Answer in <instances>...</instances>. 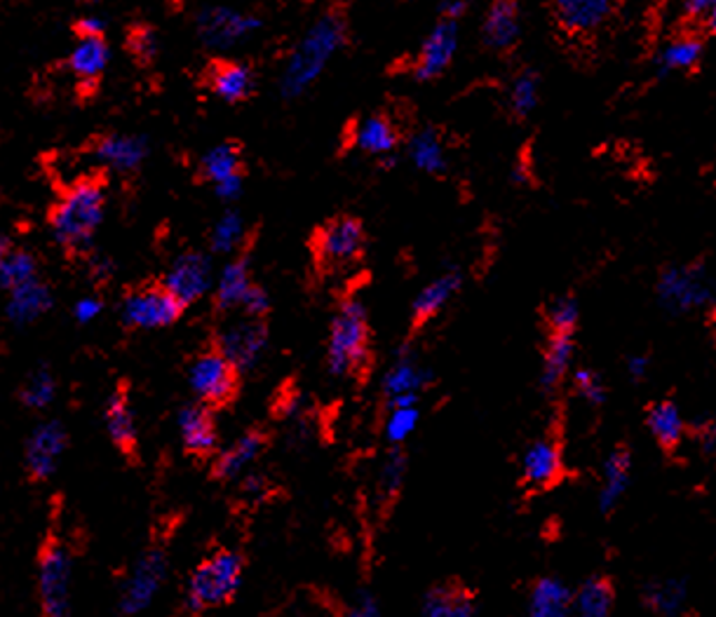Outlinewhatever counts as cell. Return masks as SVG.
I'll list each match as a JSON object with an SVG mask.
<instances>
[{"label": "cell", "instance_id": "38", "mask_svg": "<svg viewBox=\"0 0 716 617\" xmlns=\"http://www.w3.org/2000/svg\"><path fill=\"white\" fill-rule=\"evenodd\" d=\"M430 383H432L430 369L419 367L413 360H409V357H402V360L388 371L383 381L386 402L400 394H419Z\"/></svg>", "mask_w": 716, "mask_h": 617}, {"label": "cell", "instance_id": "1", "mask_svg": "<svg viewBox=\"0 0 716 617\" xmlns=\"http://www.w3.org/2000/svg\"><path fill=\"white\" fill-rule=\"evenodd\" d=\"M346 14L338 8L325 12L289 52L280 75V94L285 99L301 96L325 73L334 54L346 45Z\"/></svg>", "mask_w": 716, "mask_h": 617}, {"label": "cell", "instance_id": "9", "mask_svg": "<svg viewBox=\"0 0 716 617\" xmlns=\"http://www.w3.org/2000/svg\"><path fill=\"white\" fill-rule=\"evenodd\" d=\"M186 306L165 282L132 289L123 301V325L130 329H163L184 315Z\"/></svg>", "mask_w": 716, "mask_h": 617}, {"label": "cell", "instance_id": "10", "mask_svg": "<svg viewBox=\"0 0 716 617\" xmlns=\"http://www.w3.org/2000/svg\"><path fill=\"white\" fill-rule=\"evenodd\" d=\"M41 573H38V585H41V606L50 617L69 613V580H71V559L67 547L50 535L41 547V559H38Z\"/></svg>", "mask_w": 716, "mask_h": 617}, {"label": "cell", "instance_id": "53", "mask_svg": "<svg viewBox=\"0 0 716 617\" xmlns=\"http://www.w3.org/2000/svg\"><path fill=\"white\" fill-rule=\"evenodd\" d=\"M214 188H216V195L224 197V200H235V197L243 193V174L231 176V178H226V182L216 184Z\"/></svg>", "mask_w": 716, "mask_h": 617}, {"label": "cell", "instance_id": "21", "mask_svg": "<svg viewBox=\"0 0 716 617\" xmlns=\"http://www.w3.org/2000/svg\"><path fill=\"white\" fill-rule=\"evenodd\" d=\"M463 287V275L459 270H449L437 277L423 291L416 296L413 308H411V333L421 331L426 325H430L437 315L444 310V306L451 298L461 291Z\"/></svg>", "mask_w": 716, "mask_h": 617}, {"label": "cell", "instance_id": "31", "mask_svg": "<svg viewBox=\"0 0 716 617\" xmlns=\"http://www.w3.org/2000/svg\"><path fill=\"white\" fill-rule=\"evenodd\" d=\"M352 144L369 155L386 157L397 148V144H400V132H397L390 117L381 113L369 115L355 127Z\"/></svg>", "mask_w": 716, "mask_h": 617}, {"label": "cell", "instance_id": "40", "mask_svg": "<svg viewBox=\"0 0 716 617\" xmlns=\"http://www.w3.org/2000/svg\"><path fill=\"white\" fill-rule=\"evenodd\" d=\"M508 102H510V111L514 113V117H529L535 109L541 104V78L535 71L524 69L514 75V81L510 85V94H508Z\"/></svg>", "mask_w": 716, "mask_h": 617}, {"label": "cell", "instance_id": "37", "mask_svg": "<svg viewBox=\"0 0 716 617\" xmlns=\"http://www.w3.org/2000/svg\"><path fill=\"white\" fill-rule=\"evenodd\" d=\"M615 606V589L608 577H587V580L575 589V613L583 617H606Z\"/></svg>", "mask_w": 716, "mask_h": 617}, {"label": "cell", "instance_id": "3", "mask_svg": "<svg viewBox=\"0 0 716 617\" xmlns=\"http://www.w3.org/2000/svg\"><path fill=\"white\" fill-rule=\"evenodd\" d=\"M327 367L334 376L360 378L371 367V329L365 306L346 298L338 306L327 343Z\"/></svg>", "mask_w": 716, "mask_h": 617}, {"label": "cell", "instance_id": "41", "mask_svg": "<svg viewBox=\"0 0 716 617\" xmlns=\"http://www.w3.org/2000/svg\"><path fill=\"white\" fill-rule=\"evenodd\" d=\"M35 280V258L29 251H17L3 240V287L12 291Z\"/></svg>", "mask_w": 716, "mask_h": 617}, {"label": "cell", "instance_id": "55", "mask_svg": "<svg viewBox=\"0 0 716 617\" xmlns=\"http://www.w3.org/2000/svg\"><path fill=\"white\" fill-rule=\"evenodd\" d=\"M714 0H684V12L691 19H703Z\"/></svg>", "mask_w": 716, "mask_h": 617}, {"label": "cell", "instance_id": "39", "mask_svg": "<svg viewBox=\"0 0 716 617\" xmlns=\"http://www.w3.org/2000/svg\"><path fill=\"white\" fill-rule=\"evenodd\" d=\"M52 304L50 291L45 285L38 282V277L22 287H14L10 291V317L14 322H31L35 317H41Z\"/></svg>", "mask_w": 716, "mask_h": 617}, {"label": "cell", "instance_id": "8", "mask_svg": "<svg viewBox=\"0 0 716 617\" xmlns=\"http://www.w3.org/2000/svg\"><path fill=\"white\" fill-rule=\"evenodd\" d=\"M264 22L258 17L228 6H207L195 17V33L207 50L226 52L243 45L247 38L262 31Z\"/></svg>", "mask_w": 716, "mask_h": 617}, {"label": "cell", "instance_id": "22", "mask_svg": "<svg viewBox=\"0 0 716 617\" xmlns=\"http://www.w3.org/2000/svg\"><path fill=\"white\" fill-rule=\"evenodd\" d=\"M94 155L99 157V163L115 172H134L146 161L149 142L144 136L134 134H109L99 138Z\"/></svg>", "mask_w": 716, "mask_h": 617}, {"label": "cell", "instance_id": "6", "mask_svg": "<svg viewBox=\"0 0 716 617\" xmlns=\"http://www.w3.org/2000/svg\"><path fill=\"white\" fill-rule=\"evenodd\" d=\"M241 367H235L222 350L212 346L209 350L195 357L188 378L197 402H203L212 409H224L233 404L237 394H241Z\"/></svg>", "mask_w": 716, "mask_h": 617}, {"label": "cell", "instance_id": "47", "mask_svg": "<svg viewBox=\"0 0 716 617\" xmlns=\"http://www.w3.org/2000/svg\"><path fill=\"white\" fill-rule=\"evenodd\" d=\"M130 50L139 59V62H151V59L157 54V35H155V31L149 29V27L132 31Z\"/></svg>", "mask_w": 716, "mask_h": 617}, {"label": "cell", "instance_id": "49", "mask_svg": "<svg viewBox=\"0 0 716 617\" xmlns=\"http://www.w3.org/2000/svg\"><path fill=\"white\" fill-rule=\"evenodd\" d=\"M241 308L247 312V317H256V320H264L270 310V298L266 294V289H262L258 285H252L243 298Z\"/></svg>", "mask_w": 716, "mask_h": 617}, {"label": "cell", "instance_id": "15", "mask_svg": "<svg viewBox=\"0 0 716 617\" xmlns=\"http://www.w3.org/2000/svg\"><path fill=\"white\" fill-rule=\"evenodd\" d=\"M67 449V432L62 423L50 421L35 428L27 444V472L33 482H45L57 470V457Z\"/></svg>", "mask_w": 716, "mask_h": 617}, {"label": "cell", "instance_id": "13", "mask_svg": "<svg viewBox=\"0 0 716 617\" xmlns=\"http://www.w3.org/2000/svg\"><path fill=\"white\" fill-rule=\"evenodd\" d=\"M268 341V327L264 320H256V317H247L243 322H235L233 327H226L222 333L216 336V348L222 350L228 360L245 369H252L258 360V354L264 352Z\"/></svg>", "mask_w": 716, "mask_h": 617}, {"label": "cell", "instance_id": "30", "mask_svg": "<svg viewBox=\"0 0 716 617\" xmlns=\"http://www.w3.org/2000/svg\"><path fill=\"white\" fill-rule=\"evenodd\" d=\"M646 428L665 451H674L686 434V418L672 400L655 402L646 411Z\"/></svg>", "mask_w": 716, "mask_h": 617}, {"label": "cell", "instance_id": "54", "mask_svg": "<svg viewBox=\"0 0 716 617\" xmlns=\"http://www.w3.org/2000/svg\"><path fill=\"white\" fill-rule=\"evenodd\" d=\"M470 6V0H440V12L449 19H461Z\"/></svg>", "mask_w": 716, "mask_h": 617}, {"label": "cell", "instance_id": "18", "mask_svg": "<svg viewBox=\"0 0 716 617\" xmlns=\"http://www.w3.org/2000/svg\"><path fill=\"white\" fill-rule=\"evenodd\" d=\"M170 291L182 301L184 306L195 304L207 289H209V261L207 256L191 251L176 258V264L163 280Z\"/></svg>", "mask_w": 716, "mask_h": 617}, {"label": "cell", "instance_id": "32", "mask_svg": "<svg viewBox=\"0 0 716 617\" xmlns=\"http://www.w3.org/2000/svg\"><path fill=\"white\" fill-rule=\"evenodd\" d=\"M423 615L428 617H470L474 615V596L461 585H440L426 594Z\"/></svg>", "mask_w": 716, "mask_h": 617}, {"label": "cell", "instance_id": "26", "mask_svg": "<svg viewBox=\"0 0 716 617\" xmlns=\"http://www.w3.org/2000/svg\"><path fill=\"white\" fill-rule=\"evenodd\" d=\"M209 90L226 104H241L254 92V73L241 62H216L209 66Z\"/></svg>", "mask_w": 716, "mask_h": 617}, {"label": "cell", "instance_id": "34", "mask_svg": "<svg viewBox=\"0 0 716 617\" xmlns=\"http://www.w3.org/2000/svg\"><path fill=\"white\" fill-rule=\"evenodd\" d=\"M409 161L413 167H419L426 174L440 176L447 172V151L442 144V136L437 130L426 127L416 132L409 142Z\"/></svg>", "mask_w": 716, "mask_h": 617}, {"label": "cell", "instance_id": "56", "mask_svg": "<svg viewBox=\"0 0 716 617\" xmlns=\"http://www.w3.org/2000/svg\"><path fill=\"white\" fill-rule=\"evenodd\" d=\"M376 613H379V606H376V601L371 599L369 594H365L360 604L355 606V615H376Z\"/></svg>", "mask_w": 716, "mask_h": 617}, {"label": "cell", "instance_id": "16", "mask_svg": "<svg viewBox=\"0 0 716 617\" xmlns=\"http://www.w3.org/2000/svg\"><path fill=\"white\" fill-rule=\"evenodd\" d=\"M522 38V10L516 0H493L482 22V41L493 52L512 50Z\"/></svg>", "mask_w": 716, "mask_h": 617}, {"label": "cell", "instance_id": "5", "mask_svg": "<svg viewBox=\"0 0 716 617\" xmlns=\"http://www.w3.org/2000/svg\"><path fill=\"white\" fill-rule=\"evenodd\" d=\"M367 235L360 218L334 216L310 237V251L320 272H336L360 261L365 256Z\"/></svg>", "mask_w": 716, "mask_h": 617}, {"label": "cell", "instance_id": "29", "mask_svg": "<svg viewBox=\"0 0 716 617\" xmlns=\"http://www.w3.org/2000/svg\"><path fill=\"white\" fill-rule=\"evenodd\" d=\"M163 570H165V564H163L161 552L149 554V556H144L142 562H139L132 580L127 585L125 599H123L125 613H134L139 608H144L153 599L157 585H161V580H163Z\"/></svg>", "mask_w": 716, "mask_h": 617}, {"label": "cell", "instance_id": "12", "mask_svg": "<svg viewBox=\"0 0 716 617\" xmlns=\"http://www.w3.org/2000/svg\"><path fill=\"white\" fill-rule=\"evenodd\" d=\"M564 453L554 436H543L526 446L522 455V482L533 491H548L562 482Z\"/></svg>", "mask_w": 716, "mask_h": 617}, {"label": "cell", "instance_id": "17", "mask_svg": "<svg viewBox=\"0 0 716 617\" xmlns=\"http://www.w3.org/2000/svg\"><path fill=\"white\" fill-rule=\"evenodd\" d=\"M214 409L197 402L178 411V432L188 455L193 457H209L216 451L218 434L214 423Z\"/></svg>", "mask_w": 716, "mask_h": 617}, {"label": "cell", "instance_id": "36", "mask_svg": "<svg viewBox=\"0 0 716 617\" xmlns=\"http://www.w3.org/2000/svg\"><path fill=\"white\" fill-rule=\"evenodd\" d=\"M688 601V580L686 577H667L644 587V604L661 615H676Z\"/></svg>", "mask_w": 716, "mask_h": 617}, {"label": "cell", "instance_id": "46", "mask_svg": "<svg viewBox=\"0 0 716 617\" xmlns=\"http://www.w3.org/2000/svg\"><path fill=\"white\" fill-rule=\"evenodd\" d=\"M405 472H407V455L402 451H392L383 472H381V491L386 495L400 493L402 482H405Z\"/></svg>", "mask_w": 716, "mask_h": 617}, {"label": "cell", "instance_id": "20", "mask_svg": "<svg viewBox=\"0 0 716 617\" xmlns=\"http://www.w3.org/2000/svg\"><path fill=\"white\" fill-rule=\"evenodd\" d=\"M104 418H106V432L111 436L113 446L121 451L130 463H134V457L139 453V442H136L134 415L130 409L127 383H121L113 390V394L109 397Z\"/></svg>", "mask_w": 716, "mask_h": 617}, {"label": "cell", "instance_id": "27", "mask_svg": "<svg viewBox=\"0 0 716 617\" xmlns=\"http://www.w3.org/2000/svg\"><path fill=\"white\" fill-rule=\"evenodd\" d=\"M111 62V48L104 35L78 38L69 54V69L81 83H96Z\"/></svg>", "mask_w": 716, "mask_h": 617}, {"label": "cell", "instance_id": "45", "mask_svg": "<svg viewBox=\"0 0 716 617\" xmlns=\"http://www.w3.org/2000/svg\"><path fill=\"white\" fill-rule=\"evenodd\" d=\"M54 397V378L43 369L35 371L22 388V402L31 409H43Z\"/></svg>", "mask_w": 716, "mask_h": 617}, {"label": "cell", "instance_id": "43", "mask_svg": "<svg viewBox=\"0 0 716 617\" xmlns=\"http://www.w3.org/2000/svg\"><path fill=\"white\" fill-rule=\"evenodd\" d=\"M421 421V413L416 407H395L390 409V415L386 421V436L388 442L400 446L402 442H407L409 436L413 434V430L419 428Z\"/></svg>", "mask_w": 716, "mask_h": 617}, {"label": "cell", "instance_id": "50", "mask_svg": "<svg viewBox=\"0 0 716 617\" xmlns=\"http://www.w3.org/2000/svg\"><path fill=\"white\" fill-rule=\"evenodd\" d=\"M102 310H104V304L99 301V298H92V296H90V298H81V301L75 304L73 315H75V320H78V322H81V325H88V322H92V320H94V317L102 315Z\"/></svg>", "mask_w": 716, "mask_h": 617}, {"label": "cell", "instance_id": "2", "mask_svg": "<svg viewBox=\"0 0 716 617\" xmlns=\"http://www.w3.org/2000/svg\"><path fill=\"white\" fill-rule=\"evenodd\" d=\"M106 209V178L90 174L69 186L50 209V228L69 254H85Z\"/></svg>", "mask_w": 716, "mask_h": 617}, {"label": "cell", "instance_id": "4", "mask_svg": "<svg viewBox=\"0 0 716 617\" xmlns=\"http://www.w3.org/2000/svg\"><path fill=\"white\" fill-rule=\"evenodd\" d=\"M245 559L237 552L218 549L191 573L186 592V610L203 613L207 608L226 606L235 599L243 585Z\"/></svg>", "mask_w": 716, "mask_h": 617}, {"label": "cell", "instance_id": "33", "mask_svg": "<svg viewBox=\"0 0 716 617\" xmlns=\"http://www.w3.org/2000/svg\"><path fill=\"white\" fill-rule=\"evenodd\" d=\"M249 277V258L247 254L237 256L231 266H226L224 275L218 277V285L214 291V306L216 310H231L243 304L247 289L252 287Z\"/></svg>", "mask_w": 716, "mask_h": 617}, {"label": "cell", "instance_id": "28", "mask_svg": "<svg viewBox=\"0 0 716 617\" xmlns=\"http://www.w3.org/2000/svg\"><path fill=\"white\" fill-rule=\"evenodd\" d=\"M703 54H705V43L698 35H679V38H672V41H667L658 50L653 64L658 75L686 73L703 62Z\"/></svg>", "mask_w": 716, "mask_h": 617}, {"label": "cell", "instance_id": "48", "mask_svg": "<svg viewBox=\"0 0 716 617\" xmlns=\"http://www.w3.org/2000/svg\"><path fill=\"white\" fill-rule=\"evenodd\" d=\"M237 237H241V218L237 214H226L214 230V249L228 251L237 243Z\"/></svg>", "mask_w": 716, "mask_h": 617}, {"label": "cell", "instance_id": "14", "mask_svg": "<svg viewBox=\"0 0 716 617\" xmlns=\"http://www.w3.org/2000/svg\"><path fill=\"white\" fill-rule=\"evenodd\" d=\"M615 6L618 0H552V12L566 33L587 35L608 22Z\"/></svg>", "mask_w": 716, "mask_h": 617}, {"label": "cell", "instance_id": "58", "mask_svg": "<svg viewBox=\"0 0 716 617\" xmlns=\"http://www.w3.org/2000/svg\"><path fill=\"white\" fill-rule=\"evenodd\" d=\"M714 301H716V298H714Z\"/></svg>", "mask_w": 716, "mask_h": 617}, {"label": "cell", "instance_id": "57", "mask_svg": "<svg viewBox=\"0 0 716 617\" xmlns=\"http://www.w3.org/2000/svg\"><path fill=\"white\" fill-rule=\"evenodd\" d=\"M703 22H705V29L709 33H716V0L709 6V10L703 14Z\"/></svg>", "mask_w": 716, "mask_h": 617}, {"label": "cell", "instance_id": "52", "mask_svg": "<svg viewBox=\"0 0 716 617\" xmlns=\"http://www.w3.org/2000/svg\"><path fill=\"white\" fill-rule=\"evenodd\" d=\"M625 369H627L630 381H634V383L644 381V378H646V376H648V371H651V360H648V354H630V357H627Z\"/></svg>", "mask_w": 716, "mask_h": 617}, {"label": "cell", "instance_id": "19", "mask_svg": "<svg viewBox=\"0 0 716 617\" xmlns=\"http://www.w3.org/2000/svg\"><path fill=\"white\" fill-rule=\"evenodd\" d=\"M632 486V453L627 446L613 449L602 465V486L596 507L604 516H611L621 507L623 497Z\"/></svg>", "mask_w": 716, "mask_h": 617}, {"label": "cell", "instance_id": "25", "mask_svg": "<svg viewBox=\"0 0 716 617\" xmlns=\"http://www.w3.org/2000/svg\"><path fill=\"white\" fill-rule=\"evenodd\" d=\"M575 357V338L573 333H554L550 331L548 346L543 352V369H541V390L545 394H554L566 381L571 373Z\"/></svg>", "mask_w": 716, "mask_h": 617}, {"label": "cell", "instance_id": "23", "mask_svg": "<svg viewBox=\"0 0 716 617\" xmlns=\"http://www.w3.org/2000/svg\"><path fill=\"white\" fill-rule=\"evenodd\" d=\"M266 446H268V434L264 430L254 428L245 432L241 440H235L233 446H228L226 451H222L214 457L212 476L218 482L233 480V476L241 474L249 463H254L256 457L264 453Z\"/></svg>", "mask_w": 716, "mask_h": 617}, {"label": "cell", "instance_id": "44", "mask_svg": "<svg viewBox=\"0 0 716 617\" xmlns=\"http://www.w3.org/2000/svg\"><path fill=\"white\" fill-rule=\"evenodd\" d=\"M573 378V388L581 394V400H585L590 407H604L608 400V390L604 378L596 373L594 369L581 367L571 373Z\"/></svg>", "mask_w": 716, "mask_h": 617}, {"label": "cell", "instance_id": "11", "mask_svg": "<svg viewBox=\"0 0 716 617\" xmlns=\"http://www.w3.org/2000/svg\"><path fill=\"white\" fill-rule=\"evenodd\" d=\"M459 41H461L459 19L442 17L440 22L430 29L419 50V56H416V64H413L416 81L428 83V81H434V78H440L451 66L456 52H459Z\"/></svg>", "mask_w": 716, "mask_h": 617}, {"label": "cell", "instance_id": "51", "mask_svg": "<svg viewBox=\"0 0 716 617\" xmlns=\"http://www.w3.org/2000/svg\"><path fill=\"white\" fill-rule=\"evenodd\" d=\"M75 31H78V35H81V38L104 35V31H106V22H104V17H99V14H85V17L78 19Z\"/></svg>", "mask_w": 716, "mask_h": 617}, {"label": "cell", "instance_id": "42", "mask_svg": "<svg viewBox=\"0 0 716 617\" xmlns=\"http://www.w3.org/2000/svg\"><path fill=\"white\" fill-rule=\"evenodd\" d=\"M581 322V304L579 298L566 294L554 298L548 308V327L554 333H575V327Z\"/></svg>", "mask_w": 716, "mask_h": 617}, {"label": "cell", "instance_id": "7", "mask_svg": "<svg viewBox=\"0 0 716 617\" xmlns=\"http://www.w3.org/2000/svg\"><path fill=\"white\" fill-rule=\"evenodd\" d=\"M714 298L703 261L667 266L655 282V301L669 315H688Z\"/></svg>", "mask_w": 716, "mask_h": 617}, {"label": "cell", "instance_id": "35", "mask_svg": "<svg viewBox=\"0 0 716 617\" xmlns=\"http://www.w3.org/2000/svg\"><path fill=\"white\" fill-rule=\"evenodd\" d=\"M245 172L243 165V148L235 142H224L207 151L201 161V178L209 184H222L231 176Z\"/></svg>", "mask_w": 716, "mask_h": 617}, {"label": "cell", "instance_id": "24", "mask_svg": "<svg viewBox=\"0 0 716 617\" xmlns=\"http://www.w3.org/2000/svg\"><path fill=\"white\" fill-rule=\"evenodd\" d=\"M575 592L554 575L539 577L529 589V613L533 617H564L573 610Z\"/></svg>", "mask_w": 716, "mask_h": 617}]
</instances>
